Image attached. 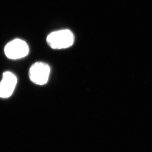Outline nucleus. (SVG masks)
<instances>
[{
  "mask_svg": "<svg viewBox=\"0 0 152 152\" xmlns=\"http://www.w3.org/2000/svg\"><path fill=\"white\" fill-rule=\"evenodd\" d=\"M17 84L16 76L10 72L3 73L0 82V98H7L13 94Z\"/></svg>",
  "mask_w": 152,
  "mask_h": 152,
  "instance_id": "obj_4",
  "label": "nucleus"
},
{
  "mask_svg": "<svg viewBox=\"0 0 152 152\" xmlns=\"http://www.w3.org/2000/svg\"><path fill=\"white\" fill-rule=\"evenodd\" d=\"M4 51L8 58L15 60L26 57L29 53V47L25 41L17 38L7 44Z\"/></svg>",
  "mask_w": 152,
  "mask_h": 152,
  "instance_id": "obj_3",
  "label": "nucleus"
},
{
  "mask_svg": "<svg viewBox=\"0 0 152 152\" xmlns=\"http://www.w3.org/2000/svg\"><path fill=\"white\" fill-rule=\"evenodd\" d=\"M46 41L52 49H66L73 45L75 37L71 31L63 29L51 33L48 36Z\"/></svg>",
  "mask_w": 152,
  "mask_h": 152,
  "instance_id": "obj_1",
  "label": "nucleus"
},
{
  "mask_svg": "<svg viewBox=\"0 0 152 152\" xmlns=\"http://www.w3.org/2000/svg\"><path fill=\"white\" fill-rule=\"evenodd\" d=\"M50 73L49 65L43 62L33 64L29 69V77L31 81L38 85H44L49 80Z\"/></svg>",
  "mask_w": 152,
  "mask_h": 152,
  "instance_id": "obj_2",
  "label": "nucleus"
}]
</instances>
